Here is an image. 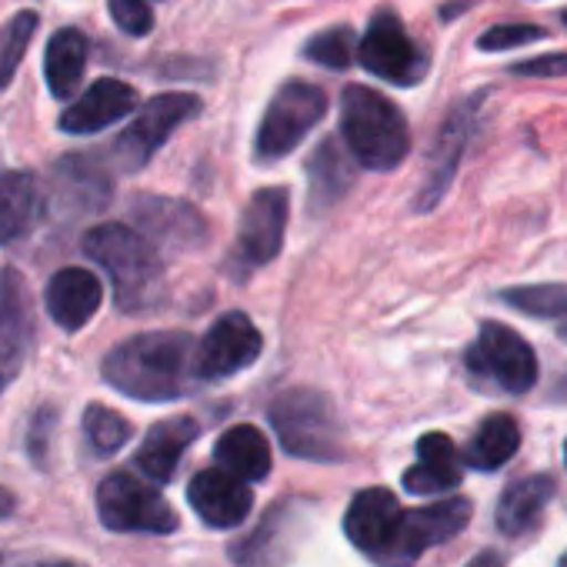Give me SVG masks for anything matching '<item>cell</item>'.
<instances>
[{"instance_id":"1","label":"cell","mask_w":567,"mask_h":567,"mask_svg":"<svg viewBox=\"0 0 567 567\" xmlns=\"http://www.w3.org/2000/svg\"><path fill=\"white\" fill-rule=\"evenodd\" d=\"M194 341L184 331H151L121 341L104 358V381L144 404L177 401L194 371Z\"/></svg>"},{"instance_id":"2","label":"cell","mask_w":567,"mask_h":567,"mask_svg":"<svg viewBox=\"0 0 567 567\" xmlns=\"http://www.w3.org/2000/svg\"><path fill=\"white\" fill-rule=\"evenodd\" d=\"M84 254L101 264L124 311H147L164 288L157 247L127 224H97L84 234Z\"/></svg>"},{"instance_id":"3","label":"cell","mask_w":567,"mask_h":567,"mask_svg":"<svg viewBox=\"0 0 567 567\" xmlns=\"http://www.w3.org/2000/svg\"><path fill=\"white\" fill-rule=\"evenodd\" d=\"M341 137L348 154L368 171H394L411 151L401 107L364 84H351L341 94Z\"/></svg>"},{"instance_id":"4","label":"cell","mask_w":567,"mask_h":567,"mask_svg":"<svg viewBox=\"0 0 567 567\" xmlns=\"http://www.w3.org/2000/svg\"><path fill=\"white\" fill-rule=\"evenodd\" d=\"M270 424L284 451L308 461H341V424L334 408L318 391H288L270 404Z\"/></svg>"},{"instance_id":"5","label":"cell","mask_w":567,"mask_h":567,"mask_svg":"<svg viewBox=\"0 0 567 567\" xmlns=\"http://www.w3.org/2000/svg\"><path fill=\"white\" fill-rule=\"evenodd\" d=\"M324 114H328L324 87L311 81H288L270 97L260 117V127L254 137V157L260 164H274L280 157H288L324 121Z\"/></svg>"},{"instance_id":"6","label":"cell","mask_w":567,"mask_h":567,"mask_svg":"<svg viewBox=\"0 0 567 567\" xmlns=\"http://www.w3.org/2000/svg\"><path fill=\"white\" fill-rule=\"evenodd\" d=\"M358 61L368 74L394 84L417 87L431 71V54L411 38L394 11H378L368 24V34L358 44Z\"/></svg>"},{"instance_id":"7","label":"cell","mask_w":567,"mask_h":567,"mask_svg":"<svg viewBox=\"0 0 567 567\" xmlns=\"http://www.w3.org/2000/svg\"><path fill=\"white\" fill-rule=\"evenodd\" d=\"M97 514L107 530L121 534H171L177 530V514L167 497L137 481L134 474H107L97 487Z\"/></svg>"},{"instance_id":"8","label":"cell","mask_w":567,"mask_h":567,"mask_svg":"<svg viewBox=\"0 0 567 567\" xmlns=\"http://www.w3.org/2000/svg\"><path fill=\"white\" fill-rule=\"evenodd\" d=\"M200 97L194 94H157L151 97L141 114L134 117V124L111 144V157L124 167V171H141L144 164H151V157L171 141V134L194 121L200 114Z\"/></svg>"},{"instance_id":"9","label":"cell","mask_w":567,"mask_h":567,"mask_svg":"<svg viewBox=\"0 0 567 567\" xmlns=\"http://www.w3.org/2000/svg\"><path fill=\"white\" fill-rule=\"evenodd\" d=\"M467 364L474 374L494 381L507 394H524L537 381V358L530 344L497 321L481 324L477 341L467 351Z\"/></svg>"},{"instance_id":"10","label":"cell","mask_w":567,"mask_h":567,"mask_svg":"<svg viewBox=\"0 0 567 567\" xmlns=\"http://www.w3.org/2000/svg\"><path fill=\"white\" fill-rule=\"evenodd\" d=\"M467 524H471V501H464V497H451V501H437L431 507L404 511L391 544L378 554V560L388 567H408L427 547L444 544L447 537L461 534Z\"/></svg>"},{"instance_id":"11","label":"cell","mask_w":567,"mask_h":567,"mask_svg":"<svg viewBox=\"0 0 567 567\" xmlns=\"http://www.w3.org/2000/svg\"><path fill=\"white\" fill-rule=\"evenodd\" d=\"M264 338L254 328V321L240 311H230L210 324L204 341L197 344L194 371L200 381H224L244 368H250L260 358Z\"/></svg>"},{"instance_id":"12","label":"cell","mask_w":567,"mask_h":567,"mask_svg":"<svg viewBox=\"0 0 567 567\" xmlns=\"http://www.w3.org/2000/svg\"><path fill=\"white\" fill-rule=\"evenodd\" d=\"M484 97L487 94L477 91V94L464 97L461 104H454L451 114L444 117V124H441V131L434 137V151L427 157V177H424V187H421V197H417L421 210L434 207L444 197V190L451 187V181L457 174V164H461V157H464V151L471 144V134L477 127V111H481Z\"/></svg>"},{"instance_id":"13","label":"cell","mask_w":567,"mask_h":567,"mask_svg":"<svg viewBox=\"0 0 567 567\" xmlns=\"http://www.w3.org/2000/svg\"><path fill=\"white\" fill-rule=\"evenodd\" d=\"M291 194L288 187H264L250 197L240 217L237 247L250 264H267L280 254L284 230H288Z\"/></svg>"},{"instance_id":"14","label":"cell","mask_w":567,"mask_h":567,"mask_svg":"<svg viewBox=\"0 0 567 567\" xmlns=\"http://www.w3.org/2000/svg\"><path fill=\"white\" fill-rule=\"evenodd\" d=\"M187 501L197 511V517L207 527H217V530L244 524V517L254 507L250 484L227 474L224 467H210V471L194 474V481L187 487Z\"/></svg>"},{"instance_id":"15","label":"cell","mask_w":567,"mask_h":567,"mask_svg":"<svg viewBox=\"0 0 567 567\" xmlns=\"http://www.w3.org/2000/svg\"><path fill=\"white\" fill-rule=\"evenodd\" d=\"M137 111V91L117 78H101L94 81L58 121V127L64 134H97V131H107L111 124L124 121L127 114Z\"/></svg>"},{"instance_id":"16","label":"cell","mask_w":567,"mask_h":567,"mask_svg":"<svg viewBox=\"0 0 567 567\" xmlns=\"http://www.w3.org/2000/svg\"><path fill=\"white\" fill-rule=\"evenodd\" d=\"M401 517H404V511H401L398 497H394L388 487H368V491H361V494L348 504L344 534H348V540H351L358 550L378 557V554L391 544V537H394Z\"/></svg>"},{"instance_id":"17","label":"cell","mask_w":567,"mask_h":567,"mask_svg":"<svg viewBox=\"0 0 567 567\" xmlns=\"http://www.w3.org/2000/svg\"><path fill=\"white\" fill-rule=\"evenodd\" d=\"M134 217L144 230V237L151 244H164V247H200L207 237V224L204 217L184 204V200H171V197H137L134 200Z\"/></svg>"},{"instance_id":"18","label":"cell","mask_w":567,"mask_h":567,"mask_svg":"<svg viewBox=\"0 0 567 567\" xmlns=\"http://www.w3.org/2000/svg\"><path fill=\"white\" fill-rule=\"evenodd\" d=\"M104 301V288L94 270L84 267H64L48 280V291H44V305L48 315L54 318L58 328L64 331H81Z\"/></svg>"},{"instance_id":"19","label":"cell","mask_w":567,"mask_h":567,"mask_svg":"<svg viewBox=\"0 0 567 567\" xmlns=\"http://www.w3.org/2000/svg\"><path fill=\"white\" fill-rule=\"evenodd\" d=\"M48 214L44 187L28 171H0V247L24 240Z\"/></svg>"},{"instance_id":"20","label":"cell","mask_w":567,"mask_h":567,"mask_svg":"<svg viewBox=\"0 0 567 567\" xmlns=\"http://www.w3.org/2000/svg\"><path fill=\"white\" fill-rule=\"evenodd\" d=\"M31 341V301L24 280L4 267L0 270V364L8 371L21 368Z\"/></svg>"},{"instance_id":"21","label":"cell","mask_w":567,"mask_h":567,"mask_svg":"<svg viewBox=\"0 0 567 567\" xmlns=\"http://www.w3.org/2000/svg\"><path fill=\"white\" fill-rule=\"evenodd\" d=\"M197 437V421L190 417H167L161 424H154L144 437V444L137 447V467L154 481V484H167L184 457V451L194 444Z\"/></svg>"},{"instance_id":"22","label":"cell","mask_w":567,"mask_h":567,"mask_svg":"<svg viewBox=\"0 0 567 567\" xmlns=\"http://www.w3.org/2000/svg\"><path fill=\"white\" fill-rule=\"evenodd\" d=\"M87 54H91V41L84 38V31L61 28L51 34L44 48V81H48L51 97L68 101L78 94L84 71H87Z\"/></svg>"},{"instance_id":"23","label":"cell","mask_w":567,"mask_h":567,"mask_svg":"<svg viewBox=\"0 0 567 567\" xmlns=\"http://www.w3.org/2000/svg\"><path fill=\"white\" fill-rule=\"evenodd\" d=\"M461 484L457 447L447 434H424L417 441V464L404 471V491L411 494H437Z\"/></svg>"},{"instance_id":"24","label":"cell","mask_w":567,"mask_h":567,"mask_svg":"<svg viewBox=\"0 0 567 567\" xmlns=\"http://www.w3.org/2000/svg\"><path fill=\"white\" fill-rule=\"evenodd\" d=\"M214 457L227 474H234L247 484L264 481L270 474V444L254 424L227 427L214 444Z\"/></svg>"},{"instance_id":"25","label":"cell","mask_w":567,"mask_h":567,"mask_svg":"<svg viewBox=\"0 0 567 567\" xmlns=\"http://www.w3.org/2000/svg\"><path fill=\"white\" fill-rule=\"evenodd\" d=\"M550 497H554V477H547V474L514 481L497 501V530L507 537H520L524 530H530L537 524V517L550 504Z\"/></svg>"},{"instance_id":"26","label":"cell","mask_w":567,"mask_h":567,"mask_svg":"<svg viewBox=\"0 0 567 567\" xmlns=\"http://www.w3.org/2000/svg\"><path fill=\"white\" fill-rule=\"evenodd\" d=\"M58 190L64 200L81 204L84 210H101L111 197V177L101 164H94L84 154H71L58 161Z\"/></svg>"},{"instance_id":"27","label":"cell","mask_w":567,"mask_h":567,"mask_svg":"<svg viewBox=\"0 0 567 567\" xmlns=\"http://www.w3.org/2000/svg\"><path fill=\"white\" fill-rule=\"evenodd\" d=\"M520 447V431L511 414H491L471 437L464 461L477 471H497L504 467Z\"/></svg>"},{"instance_id":"28","label":"cell","mask_w":567,"mask_h":567,"mask_svg":"<svg viewBox=\"0 0 567 567\" xmlns=\"http://www.w3.org/2000/svg\"><path fill=\"white\" fill-rule=\"evenodd\" d=\"M308 177H311V207L321 210V207H331L351 184H354V174H351V161L348 154L341 151L338 141H324L311 161H308Z\"/></svg>"},{"instance_id":"29","label":"cell","mask_w":567,"mask_h":567,"mask_svg":"<svg viewBox=\"0 0 567 567\" xmlns=\"http://www.w3.org/2000/svg\"><path fill=\"white\" fill-rule=\"evenodd\" d=\"M34 34H38V14L34 11H21L0 28V91H8V84L14 81L21 61L28 58Z\"/></svg>"},{"instance_id":"30","label":"cell","mask_w":567,"mask_h":567,"mask_svg":"<svg viewBox=\"0 0 567 567\" xmlns=\"http://www.w3.org/2000/svg\"><path fill=\"white\" fill-rule=\"evenodd\" d=\"M354 58H358V38H354V28L348 24L328 28L305 44V61L328 68V71H348Z\"/></svg>"},{"instance_id":"31","label":"cell","mask_w":567,"mask_h":567,"mask_svg":"<svg viewBox=\"0 0 567 567\" xmlns=\"http://www.w3.org/2000/svg\"><path fill=\"white\" fill-rule=\"evenodd\" d=\"M504 301L530 318H564L567 315V284H530V288L504 291Z\"/></svg>"},{"instance_id":"32","label":"cell","mask_w":567,"mask_h":567,"mask_svg":"<svg viewBox=\"0 0 567 567\" xmlns=\"http://www.w3.org/2000/svg\"><path fill=\"white\" fill-rule=\"evenodd\" d=\"M84 434L97 454H117L131 441V424L117 411H111L104 404H91L84 411Z\"/></svg>"},{"instance_id":"33","label":"cell","mask_w":567,"mask_h":567,"mask_svg":"<svg viewBox=\"0 0 567 567\" xmlns=\"http://www.w3.org/2000/svg\"><path fill=\"white\" fill-rule=\"evenodd\" d=\"M544 38H547V31L540 24H494L477 38V48L487 54H497V51L524 48V44H534Z\"/></svg>"},{"instance_id":"34","label":"cell","mask_w":567,"mask_h":567,"mask_svg":"<svg viewBox=\"0 0 567 567\" xmlns=\"http://www.w3.org/2000/svg\"><path fill=\"white\" fill-rule=\"evenodd\" d=\"M114 24L127 34V38H147L154 31V11L151 0H107Z\"/></svg>"},{"instance_id":"35","label":"cell","mask_w":567,"mask_h":567,"mask_svg":"<svg viewBox=\"0 0 567 567\" xmlns=\"http://www.w3.org/2000/svg\"><path fill=\"white\" fill-rule=\"evenodd\" d=\"M511 74H517V78H564L567 74V54H544V58L517 61L511 68Z\"/></svg>"},{"instance_id":"36","label":"cell","mask_w":567,"mask_h":567,"mask_svg":"<svg viewBox=\"0 0 567 567\" xmlns=\"http://www.w3.org/2000/svg\"><path fill=\"white\" fill-rule=\"evenodd\" d=\"M467 567H504V557H501L497 550H481V554L471 557Z\"/></svg>"},{"instance_id":"37","label":"cell","mask_w":567,"mask_h":567,"mask_svg":"<svg viewBox=\"0 0 567 567\" xmlns=\"http://www.w3.org/2000/svg\"><path fill=\"white\" fill-rule=\"evenodd\" d=\"M11 514H14V494L0 487V520L11 517Z\"/></svg>"},{"instance_id":"38","label":"cell","mask_w":567,"mask_h":567,"mask_svg":"<svg viewBox=\"0 0 567 567\" xmlns=\"http://www.w3.org/2000/svg\"><path fill=\"white\" fill-rule=\"evenodd\" d=\"M28 567H78L74 560H41V564H28Z\"/></svg>"},{"instance_id":"39","label":"cell","mask_w":567,"mask_h":567,"mask_svg":"<svg viewBox=\"0 0 567 567\" xmlns=\"http://www.w3.org/2000/svg\"><path fill=\"white\" fill-rule=\"evenodd\" d=\"M560 24H564V28H567V8H564V11H560Z\"/></svg>"},{"instance_id":"40","label":"cell","mask_w":567,"mask_h":567,"mask_svg":"<svg viewBox=\"0 0 567 567\" xmlns=\"http://www.w3.org/2000/svg\"><path fill=\"white\" fill-rule=\"evenodd\" d=\"M557 567H567V554H564V557H560V564H557Z\"/></svg>"},{"instance_id":"41","label":"cell","mask_w":567,"mask_h":567,"mask_svg":"<svg viewBox=\"0 0 567 567\" xmlns=\"http://www.w3.org/2000/svg\"><path fill=\"white\" fill-rule=\"evenodd\" d=\"M564 461H567V444H564Z\"/></svg>"},{"instance_id":"42","label":"cell","mask_w":567,"mask_h":567,"mask_svg":"<svg viewBox=\"0 0 567 567\" xmlns=\"http://www.w3.org/2000/svg\"><path fill=\"white\" fill-rule=\"evenodd\" d=\"M0 388H4V378H0Z\"/></svg>"}]
</instances>
